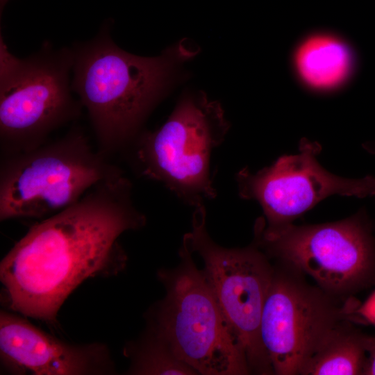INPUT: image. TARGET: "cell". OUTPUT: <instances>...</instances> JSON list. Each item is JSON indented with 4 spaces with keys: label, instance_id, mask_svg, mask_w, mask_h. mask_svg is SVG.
Returning a JSON list of instances; mask_svg holds the SVG:
<instances>
[{
    "label": "cell",
    "instance_id": "cell-4",
    "mask_svg": "<svg viewBox=\"0 0 375 375\" xmlns=\"http://www.w3.org/2000/svg\"><path fill=\"white\" fill-rule=\"evenodd\" d=\"M122 173L74 127L35 149L1 157L0 220L49 217Z\"/></svg>",
    "mask_w": 375,
    "mask_h": 375
},
{
    "label": "cell",
    "instance_id": "cell-8",
    "mask_svg": "<svg viewBox=\"0 0 375 375\" xmlns=\"http://www.w3.org/2000/svg\"><path fill=\"white\" fill-rule=\"evenodd\" d=\"M206 215L203 203L194 207L192 231L183 242L203 259V274L251 373L273 374L260 327L274 267L254 243L242 249L215 243L207 232Z\"/></svg>",
    "mask_w": 375,
    "mask_h": 375
},
{
    "label": "cell",
    "instance_id": "cell-14",
    "mask_svg": "<svg viewBox=\"0 0 375 375\" xmlns=\"http://www.w3.org/2000/svg\"><path fill=\"white\" fill-rule=\"evenodd\" d=\"M124 354L131 359L129 374H197L175 355L166 342L147 328L138 340L127 344Z\"/></svg>",
    "mask_w": 375,
    "mask_h": 375
},
{
    "label": "cell",
    "instance_id": "cell-1",
    "mask_svg": "<svg viewBox=\"0 0 375 375\" xmlns=\"http://www.w3.org/2000/svg\"><path fill=\"white\" fill-rule=\"evenodd\" d=\"M146 222L123 173L101 181L76 202L30 227L3 258V305L57 326L60 308L83 282L124 269L128 258L119 238Z\"/></svg>",
    "mask_w": 375,
    "mask_h": 375
},
{
    "label": "cell",
    "instance_id": "cell-10",
    "mask_svg": "<svg viewBox=\"0 0 375 375\" xmlns=\"http://www.w3.org/2000/svg\"><path fill=\"white\" fill-rule=\"evenodd\" d=\"M321 150L319 143L303 138L299 153L283 156L256 174L247 167L238 172L240 197L260 203L267 228L292 223L331 195L375 197V176L348 178L336 176L318 162L317 156Z\"/></svg>",
    "mask_w": 375,
    "mask_h": 375
},
{
    "label": "cell",
    "instance_id": "cell-17",
    "mask_svg": "<svg viewBox=\"0 0 375 375\" xmlns=\"http://www.w3.org/2000/svg\"><path fill=\"white\" fill-rule=\"evenodd\" d=\"M375 198V197H374ZM374 230H375V224L374 223Z\"/></svg>",
    "mask_w": 375,
    "mask_h": 375
},
{
    "label": "cell",
    "instance_id": "cell-12",
    "mask_svg": "<svg viewBox=\"0 0 375 375\" xmlns=\"http://www.w3.org/2000/svg\"><path fill=\"white\" fill-rule=\"evenodd\" d=\"M295 65L302 80L310 87L326 90L334 88L349 76L353 67L349 49L328 35H315L301 44Z\"/></svg>",
    "mask_w": 375,
    "mask_h": 375
},
{
    "label": "cell",
    "instance_id": "cell-11",
    "mask_svg": "<svg viewBox=\"0 0 375 375\" xmlns=\"http://www.w3.org/2000/svg\"><path fill=\"white\" fill-rule=\"evenodd\" d=\"M0 361L11 374H112L115 366L102 343L71 344L40 329L22 315L0 313Z\"/></svg>",
    "mask_w": 375,
    "mask_h": 375
},
{
    "label": "cell",
    "instance_id": "cell-7",
    "mask_svg": "<svg viewBox=\"0 0 375 375\" xmlns=\"http://www.w3.org/2000/svg\"><path fill=\"white\" fill-rule=\"evenodd\" d=\"M228 128L219 103L204 94L188 96L161 127L134 140L135 164L142 176L163 183L196 207L217 194L210 176V158Z\"/></svg>",
    "mask_w": 375,
    "mask_h": 375
},
{
    "label": "cell",
    "instance_id": "cell-2",
    "mask_svg": "<svg viewBox=\"0 0 375 375\" xmlns=\"http://www.w3.org/2000/svg\"><path fill=\"white\" fill-rule=\"evenodd\" d=\"M72 49V88L87 109L97 149L107 157L138 137L160 96L174 60L189 53L181 46L154 58L131 54L112 41L109 24H104L93 39L76 43Z\"/></svg>",
    "mask_w": 375,
    "mask_h": 375
},
{
    "label": "cell",
    "instance_id": "cell-16",
    "mask_svg": "<svg viewBox=\"0 0 375 375\" xmlns=\"http://www.w3.org/2000/svg\"><path fill=\"white\" fill-rule=\"evenodd\" d=\"M362 147L368 153L375 156V140L367 142L362 144Z\"/></svg>",
    "mask_w": 375,
    "mask_h": 375
},
{
    "label": "cell",
    "instance_id": "cell-15",
    "mask_svg": "<svg viewBox=\"0 0 375 375\" xmlns=\"http://www.w3.org/2000/svg\"><path fill=\"white\" fill-rule=\"evenodd\" d=\"M367 361L363 375H375V336L367 335Z\"/></svg>",
    "mask_w": 375,
    "mask_h": 375
},
{
    "label": "cell",
    "instance_id": "cell-9",
    "mask_svg": "<svg viewBox=\"0 0 375 375\" xmlns=\"http://www.w3.org/2000/svg\"><path fill=\"white\" fill-rule=\"evenodd\" d=\"M304 274L278 262L262 309L260 339L273 374L299 375L313 353L340 324L351 320V303L338 299Z\"/></svg>",
    "mask_w": 375,
    "mask_h": 375
},
{
    "label": "cell",
    "instance_id": "cell-5",
    "mask_svg": "<svg viewBox=\"0 0 375 375\" xmlns=\"http://www.w3.org/2000/svg\"><path fill=\"white\" fill-rule=\"evenodd\" d=\"M1 157L26 152L47 142L51 132L76 119L83 108L72 92V49L45 42L18 58L0 42Z\"/></svg>",
    "mask_w": 375,
    "mask_h": 375
},
{
    "label": "cell",
    "instance_id": "cell-6",
    "mask_svg": "<svg viewBox=\"0 0 375 375\" xmlns=\"http://www.w3.org/2000/svg\"><path fill=\"white\" fill-rule=\"evenodd\" d=\"M256 244L268 257L311 277L344 300L375 285V230L365 208L334 222L269 228L260 217Z\"/></svg>",
    "mask_w": 375,
    "mask_h": 375
},
{
    "label": "cell",
    "instance_id": "cell-3",
    "mask_svg": "<svg viewBox=\"0 0 375 375\" xmlns=\"http://www.w3.org/2000/svg\"><path fill=\"white\" fill-rule=\"evenodd\" d=\"M183 242L180 262L160 269L166 294L149 311L147 329L162 339L175 355L203 375L251 373L209 285Z\"/></svg>",
    "mask_w": 375,
    "mask_h": 375
},
{
    "label": "cell",
    "instance_id": "cell-13",
    "mask_svg": "<svg viewBox=\"0 0 375 375\" xmlns=\"http://www.w3.org/2000/svg\"><path fill=\"white\" fill-rule=\"evenodd\" d=\"M347 320L322 342L299 375H363L366 338Z\"/></svg>",
    "mask_w": 375,
    "mask_h": 375
}]
</instances>
